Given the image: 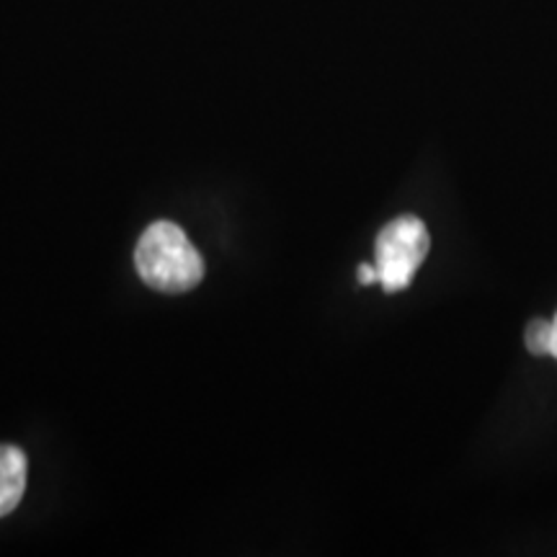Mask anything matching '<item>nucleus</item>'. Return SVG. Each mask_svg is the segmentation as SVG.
I'll return each instance as SVG.
<instances>
[{"instance_id":"423d86ee","label":"nucleus","mask_w":557,"mask_h":557,"mask_svg":"<svg viewBox=\"0 0 557 557\" xmlns=\"http://www.w3.org/2000/svg\"><path fill=\"white\" fill-rule=\"evenodd\" d=\"M549 323H553V357L557 359V312H555V318L549 320Z\"/></svg>"},{"instance_id":"f03ea898","label":"nucleus","mask_w":557,"mask_h":557,"mask_svg":"<svg viewBox=\"0 0 557 557\" xmlns=\"http://www.w3.org/2000/svg\"><path fill=\"white\" fill-rule=\"evenodd\" d=\"M431 246L429 230L413 214L395 218L374 243V267L385 292H403L413 282Z\"/></svg>"},{"instance_id":"39448f33","label":"nucleus","mask_w":557,"mask_h":557,"mask_svg":"<svg viewBox=\"0 0 557 557\" xmlns=\"http://www.w3.org/2000/svg\"><path fill=\"white\" fill-rule=\"evenodd\" d=\"M357 276H359V284H374L380 282V274H377V267L374 263H361V267L357 269Z\"/></svg>"},{"instance_id":"20e7f679","label":"nucleus","mask_w":557,"mask_h":557,"mask_svg":"<svg viewBox=\"0 0 557 557\" xmlns=\"http://www.w3.org/2000/svg\"><path fill=\"white\" fill-rule=\"evenodd\" d=\"M527 348L534 357H553V323L549 320H532L527 329Z\"/></svg>"},{"instance_id":"7ed1b4c3","label":"nucleus","mask_w":557,"mask_h":557,"mask_svg":"<svg viewBox=\"0 0 557 557\" xmlns=\"http://www.w3.org/2000/svg\"><path fill=\"white\" fill-rule=\"evenodd\" d=\"M26 455L13 444H0V517H9L26 491Z\"/></svg>"},{"instance_id":"f257e3e1","label":"nucleus","mask_w":557,"mask_h":557,"mask_svg":"<svg viewBox=\"0 0 557 557\" xmlns=\"http://www.w3.org/2000/svg\"><path fill=\"white\" fill-rule=\"evenodd\" d=\"M137 274L148 287L184 295L205 278V261L176 222L158 220L145 230L135 248Z\"/></svg>"}]
</instances>
